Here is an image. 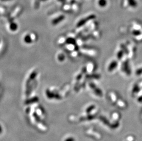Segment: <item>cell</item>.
Masks as SVG:
<instances>
[{"instance_id": "4fadbf2b", "label": "cell", "mask_w": 142, "mask_h": 141, "mask_svg": "<svg viewBox=\"0 0 142 141\" xmlns=\"http://www.w3.org/2000/svg\"><path fill=\"white\" fill-rule=\"evenodd\" d=\"M125 55H125V54L124 53V51L122 49H120L116 53L117 60L119 61H121Z\"/></svg>"}, {"instance_id": "e0dca14e", "label": "cell", "mask_w": 142, "mask_h": 141, "mask_svg": "<svg viewBox=\"0 0 142 141\" xmlns=\"http://www.w3.org/2000/svg\"><path fill=\"white\" fill-rule=\"evenodd\" d=\"M9 28H10V30L15 31L18 29V26H17V25H16L15 23H13L10 24Z\"/></svg>"}, {"instance_id": "ba28073f", "label": "cell", "mask_w": 142, "mask_h": 141, "mask_svg": "<svg viewBox=\"0 0 142 141\" xmlns=\"http://www.w3.org/2000/svg\"><path fill=\"white\" fill-rule=\"evenodd\" d=\"M86 79L92 80H98L101 78V75L98 73H88L85 77Z\"/></svg>"}, {"instance_id": "ac0fdd59", "label": "cell", "mask_w": 142, "mask_h": 141, "mask_svg": "<svg viewBox=\"0 0 142 141\" xmlns=\"http://www.w3.org/2000/svg\"><path fill=\"white\" fill-rule=\"evenodd\" d=\"M135 74L137 76H141L142 75V67H140L139 68H138L136 72H135Z\"/></svg>"}, {"instance_id": "9a60e30c", "label": "cell", "mask_w": 142, "mask_h": 141, "mask_svg": "<svg viewBox=\"0 0 142 141\" xmlns=\"http://www.w3.org/2000/svg\"><path fill=\"white\" fill-rule=\"evenodd\" d=\"M107 0H98V4L100 7H104L107 5Z\"/></svg>"}, {"instance_id": "277c9868", "label": "cell", "mask_w": 142, "mask_h": 141, "mask_svg": "<svg viewBox=\"0 0 142 141\" xmlns=\"http://www.w3.org/2000/svg\"><path fill=\"white\" fill-rule=\"evenodd\" d=\"M82 51L84 53L88 55L91 57H96L98 54V50L93 47H85L82 49Z\"/></svg>"}, {"instance_id": "5bb4252c", "label": "cell", "mask_w": 142, "mask_h": 141, "mask_svg": "<svg viewBox=\"0 0 142 141\" xmlns=\"http://www.w3.org/2000/svg\"><path fill=\"white\" fill-rule=\"evenodd\" d=\"M65 17L64 16V15H60V16H59L58 17H57V18H55L52 21V23L54 25H56L58 24L60 22L62 21L64 19Z\"/></svg>"}, {"instance_id": "8fae6325", "label": "cell", "mask_w": 142, "mask_h": 141, "mask_svg": "<svg viewBox=\"0 0 142 141\" xmlns=\"http://www.w3.org/2000/svg\"><path fill=\"white\" fill-rule=\"evenodd\" d=\"M131 26L142 32V24L137 21H133L131 24Z\"/></svg>"}, {"instance_id": "8992f818", "label": "cell", "mask_w": 142, "mask_h": 141, "mask_svg": "<svg viewBox=\"0 0 142 141\" xmlns=\"http://www.w3.org/2000/svg\"><path fill=\"white\" fill-rule=\"evenodd\" d=\"M86 69L87 73H94L97 68V65L96 64L93 62H90L85 66Z\"/></svg>"}, {"instance_id": "2e32d148", "label": "cell", "mask_w": 142, "mask_h": 141, "mask_svg": "<svg viewBox=\"0 0 142 141\" xmlns=\"http://www.w3.org/2000/svg\"><path fill=\"white\" fill-rule=\"evenodd\" d=\"M128 5L132 7H135L137 6V2L135 0H128Z\"/></svg>"}, {"instance_id": "44dd1931", "label": "cell", "mask_w": 142, "mask_h": 141, "mask_svg": "<svg viewBox=\"0 0 142 141\" xmlns=\"http://www.w3.org/2000/svg\"><path fill=\"white\" fill-rule=\"evenodd\" d=\"M0 41H1V40H0V42H1Z\"/></svg>"}, {"instance_id": "d6986e66", "label": "cell", "mask_w": 142, "mask_h": 141, "mask_svg": "<svg viewBox=\"0 0 142 141\" xmlns=\"http://www.w3.org/2000/svg\"><path fill=\"white\" fill-rule=\"evenodd\" d=\"M1 1H8V0H1Z\"/></svg>"}, {"instance_id": "3957f363", "label": "cell", "mask_w": 142, "mask_h": 141, "mask_svg": "<svg viewBox=\"0 0 142 141\" xmlns=\"http://www.w3.org/2000/svg\"><path fill=\"white\" fill-rule=\"evenodd\" d=\"M128 47L129 54H128V58L129 59H132L134 58L135 57V55H136V52H137V48L136 46L132 44L131 42L130 41H127L126 43Z\"/></svg>"}, {"instance_id": "7a4b0ae2", "label": "cell", "mask_w": 142, "mask_h": 141, "mask_svg": "<svg viewBox=\"0 0 142 141\" xmlns=\"http://www.w3.org/2000/svg\"><path fill=\"white\" fill-rule=\"evenodd\" d=\"M96 18V15L94 14L89 15L83 18L80 20L76 25V27L78 28H81L83 27L84 25L88 24V23L95 19Z\"/></svg>"}, {"instance_id": "7c38bea8", "label": "cell", "mask_w": 142, "mask_h": 141, "mask_svg": "<svg viewBox=\"0 0 142 141\" xmlns=\"http://www.w3.org/2000/svg\"><path fill=\"white\" fill-rule=\"evenodd\" d=\"M34 37L33 35H31L30 34H27L24 37V40L25 43L26 44H30L31 43L34 39Z\"/></svg>"}, {"instance_id": "30bf717a", "label": "cell", "mask_w": 142, "mask_h": 141, "mask_svg": "<svg viewBox=\"0 0 142 141\" xmlns=\"http://www.w3.org/2000/svg\"><path fill=\"white\" fill-rule=\"evenodd\" d=\"M91 36L92 38L95 39H98L101 36V32L99 30H98V29L94 30L91 32Z\"/></svg>"}, {"instance_id": "ffe728a7", "label": "cell", "mask_w": 142, "mask_h": 141, "mask_svg": "<svg viewBox=\"0 0 142 141\" xmlns=\"http://www.w3.org/2000/svg\"><path fill=\"white\" fill-rule=\"evenodd\" d=\"M41 0V1H46V0Z\"/></svg>"}, {"instance_id": "9c48e42d", "label": "cell", "mask_w": 142, "mask_h": 141, "mask_svg": "<svg viewBox=\"0 0 142 141\" xmlns=\"http://www.w3.org/2000/svg\"><path fill=\"white\" fill-rule=\"evenodd\" d=\"M141 88L140 87L138 83H135L133 87H132V94L133 96H134L136 94H138L139 91H140Z\"/></svg>"}, {"instance_id": "5b68a950", "label": "cell", "mask_w": 142, "mask_h": 141, "mask_svg": "<svg viewBox=\"0 0 142 141\" xmlns=\"http://www.w3.org/2000/svg\"><path fill=\"white\" fill-rule=\"evenodd\" d=\"M89 86L90 88L93 91V92L98 96L101 97L103 95V92L102 90L98 87L97 85L93 82L89 83Z\"/></svg>"}, {"instance_id": "6da1fadb", "label": "cell", "mask_w": 142, "mask_h": 141, "mask_svg": "<svg viewBox=\"0 0 142 141\" xmlns=\"http://www.w3.org/2000/svg\"><path fill=\"white\" fill-rule=\"evenodd\" d=\"M129 61V58H128V57L127 55H125L122 59V60L120 61L121 62V70L127 76H130L132 73L131 69L130 67Z\"/></svg>"}, {"instance_id": "52a82bcc", "label": "cell", "mask_w": 142, "mask_h": 141, "mask_svg": "<svg viewBox=\"0 0 142 141\" xmlns=\"http://www.w3.org/2000/svg\"><path fill=\"white\" fill-rule=\"evenodd\" d=\"M119 65V61L117 60H114L108 64L107 70L109 73H112L117 68Z\"/></svg>"}]
</instances>
